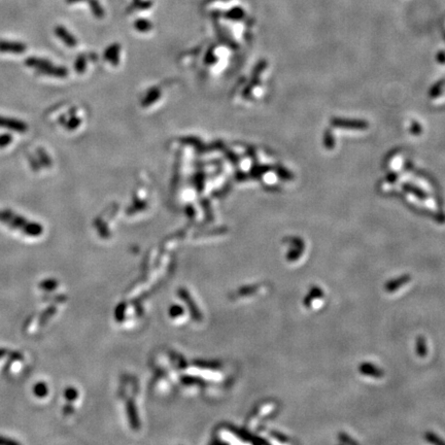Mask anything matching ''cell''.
Wrapping results in <instances>:
<instances>
[{"label":"cell","instance_id":"cell-9","mask_svg":"<svg viewBox=\"0 0 445 445\" xmlns=\"http://www.w3.org/2000/svg\"><path fill=\"white\" fill-rule=\"evenodd\" d=\"M37 159H38V161L41 166L51 167V165H52L51 158L49 157V155L46 154V152L42 148L37 149Z\"/></svg>","mask_w":445,"mask_h":445},{"label":"cell","instance_id":"cell-10","mask_svg":"<svg viewBox=\"0 0 445 445\" xmlns=\"http://www.w3.org/2000/svg\"><path fill=\"white\" fill-rule=\"evenodd\" d=\"M12 141V136L9 133H5V134H1L0 135V148H5L8 145L11 144Z\"/></svg>","mask_w":445,"mask_h":445},{"label":"cell","instance_id":"cell-14","mask_svg":"<svg viewBox=\"0 0 445 445\" xmlns=\"http://www.w3.org/2000/svg\"><path fill=\"white\" fill-rule=\"evenodd\" d=\"M7 353H8V351H7L6 348L0 347V359H2V358H4L5 356H7Z\"/></svg>","mask_w":445,"mask_h":445},{"label":"cell","instance_id":"cell-2","mask_svg":"<svg viewBox=\"0 0 445 445\" xmlns=\"http://www.w3.org/2000/svg\"><path fill=\"white\" fill-rule=\"evenodd\" d=\"M25 64L35 69L37 72L42 73L44 75H50L55 77H64L67 75V70L63 67L56 66L50 61L38 58V57H29L26 59Z\"/></svg>","mask_w":445,"mask_h":445},{"label":"cell","instance_id":"cell-12","mask_svg":"<svg viewBox=\"0 0 445 445\" xmlns=\"http://www.w3.org/2000/svg\"><path fill=\"white\" fill-rule=\"evenodd\" d=\"M20 442L5 436H0V445H19Z\"/></svg>","mask_w":445,"mask_h":445},{"label":"cell","instance_id":"cell-8","mask_svg":"<svg viewBox=\"0 0 445 445\" xmlns=\"http://www.w3.org/2000/svg\"><path fill=\"white\" fill-rule=\"evenodd\" d=\"M33 393L35 395L36 398H45L47 393H49V389H47V386L45 383H42V381H39V383L35 384V386L33 387Z\"/></svg>","mask_w":445,"mask_h":445},{"label":"cell","instance_id":"cell-5","mask_svg":"<svg viewBox=\"0 0 445 445\" xmlns=\"http://www.w3.org/2000/svg\"><path fill=\"white\" fill-rule=\"evenodd\" d=\"M56 311H57V308H56L55 306H49V307H46V308L40 313V315H39L38 325H39L40 327H43L47 322H49V320L51 319V317L54 316V314L56 313Z\"/></svg>","mask_w":445,"mask_h":445},{"label":"cell","instance_id":"cell-7","mask_svg":"<svg viewBox=\"0 0 445 445\" xmlns=\"http://www.w3.org/2000/svg\"><path fill=\"white\" fill-rule=\"evenodd\" d=\"M58 284H59V282L56 279H54V278H46V279H44V280L39 282L38 287H39L40 290H43L45 292H52V291H54L58 287Z\"/></svg>","mask_w":445,"mask_h":445},{"label":"cell","instance_id":"cell-3","mask_svg":"<svg viewBox=\"0 0 445 445\" xmlns=\"http://www.w3.org/2000/svg\"><path fill=\"white\" fill-rule=\"evenodd\" d=\"M0 128H5L19 133H25L28 130V126L23 121L0 116Z\"/></svg>","mask_w":445,"mask_h":445},{"label":"cell","instance_id":"cell-13","mask_svg":"<svg viewBox=\"0 0 445 445\" xmlns=\"http://www.w3.org/2000/svg\"><path fill=\"white\" fill-rule=\"evenodd\" d=\"M64 395H65V398L67 400H69V401H72V400L76 399V391L73 390V389H67L65 391Z\"/></svg>","mask_w":445,"mask_h":445},{"label":"cell","instance_id":"cell-4","mask_svg":"<svg viewBox=\"0 0 445 445\" xmlns=\"http://www.w3.org/2000/svg\"><path fill=\"white\" fill-rule=\"evenodd\" d=\"M27 49L26 44L15 41L0 40V53L10 54H23Z\"/></svg>","mask_w":445,"mask_h":445},{"label":"cell","instance_id":"cell-6","mask_svg":"<svg viewBox=\"0 0 445 445\" xmlns=\"http://www.w3.org/2000/svg\"><path fill=\"white\" fill-rule=\"evenodd\" d=\"M56 34H57V36H59L63 41H64L69 46H73V45L76 44L75 39L67 32L65 29L60 28V27L57 28L56 29Z\"/></svg>","mask_w":445,"mask_h":445},{"label":"cell","instance_id":"cell-11","mask_svg":"<svg viewBox=\"0 0 445 445\" xmlns=\"http://www.w3.org/2000/svg\"><path fill=\"white\" fill-rule=\"evenodd\" d=\"M28 159H29V163H30L31 168H32L34 171H38L41 168V165H40V163H39V161L37 160V159H35L32 156H29Z\"/></svg>","mask_w":445,"mask_h":445},{"label":"cell","instance_id":"cell-1","mask_svg":"<svg viewBox=\"0 0 445 445\" xmlns=\"http://www.w3.org/2000/svg\"><path fill=\"white\" fill-rule=\"evenodd\" d=\"M0 222L30 237H38L43 233V227L37 222L30 221L10 210H0Z\"/></svg>","mask_w":445,"mask_h":445}]
</instances>
